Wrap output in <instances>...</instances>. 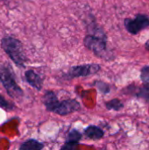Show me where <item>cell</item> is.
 Segmentation results:
<instances>
[{"label":"cell","instance_id":"52a82bcc","mask_svg":"<svg viewBox=\"0 0 149 150\" xmlns=\"http://www.w3.org/2000/svg\"><path fill=\"white\" fill-rule=\"evenodd\" d=\"M82 135L81 134L76 131V130H71L68 135V139L67 142L65 143V145L61 148L62 149H73L76 148V146L78 144L79 141L81 140Z\"/></svg>","mask_w":149,"mask_h":150},{"label":"cell","instance_id":"7c38bea8","mask_svg":"<svg viewBox=\"0 0 149 150\" xmlns=\"http://www.w3.org/2000/svg\"><path fill=\"white\" fill-rule=\"evenodd\" d=\"M105 106L108 110H114V111H119L124 107L123 103L119 99H112L105 104Z\"/></svg>","mask_w":149,"mask_h":150},{"label":"cell","instance_id":"7a4b0ae2","mask_svg":"<svg viewBox=\"0 0 149 150\" xmlns=\"http://www.w3.org/2000/svg\"><path fill=\"white\" fill-rule=\"evenodd\" d=\"M84 45L101 58L110 57V53L107 49V38L102 31L97 34L87 35L84 38Z\"/></svg>","mask_w":149,"mask_h":150},{"label":"cell","instance_id":"9c48e42d","mask_svg":"<svg viewBox=\"0 0 149 150\" xmlns=\"http://www.w3.org/2000/svg\"><path fill=\"white\" fill-rule=\"evenodd\" d=\"M84 134L87 138H89L90 140H99V139L103 138L104 131L101 128H99L98 127L90 126L85 129Z\"/></svg>","mask_w":149,"mask_h":150},{"label":"cell","instance_id":"4fadbf2b","mask_svg":"<svg viewBox=\"0 0 149 150\" xmlns=\"http://www.w3.org/2000/svg\"><path fill=\"white\" fill-rule=\"evenodd\" d=\"M141 79L145 86L149 87V66H144L141 69Z\"/></svg>","mask_w":149,"mask_h":150},{"label":"cell","instance_id":"9a60e30c","mask_svg":"<svg viewBox=\"0 0 149 150\" xmlns=\"http://www.w3.org/2000/svg\"><path fill=\"white\" fill-rule=\"evenodd\" d=\"M145 47H146V49L149 51V40L145 43Z\"/></svg>","mask_w":149,"mask_h":150},{"label":"cell","instance_id":"5bb4252c","mask_svg":"<svg viewBox=\"0 0 149 150\" xmlns=\"http://www.w3.org/2000/svg\"><path fill=\"white\" fill-rule=\"evenodd\" d=\"M0 106L3 107V108H4V109H8V110H11V109L13 108V105L8 103V102L4 98V97L1 96V95H0Z\"/></svg>","mask_w":149,"mask_h":150},{"label":"cell","instance_id":"8992f818","mask_svg":"<svg viewBox=\"0 0 149 150\" xmlns=\"http://www.w3.org/2000/svg\"><path fill=\"white\" fill-rule=\"evenodd\" d=\"M100 65L98 64H85L75 66L69 69L68 72V76L69 78L81 77V76H88L90 75H94L100 70Z\"/></svg>","mask_w":149,"mask_h":150},{"label":"cell","instance_id":"30bf717a","mask_svg":"<svg viewBox=\"0 0 149 150\" xmlns=\"http://www.w3.org/2000/svg\"><path fill=\"white\" fill-rule=\"evenodd\" d=\"M43 144L35 141V140H29L24 142L20 146V149L22 150H39L43 149Z\"/></svg>","mask_w":149,"mask_h":150},{"label":"cell","instance_id":"5b68a950","mask_svg":"<svg viewBox=\"0 0 149 150\" xmlns=\"http://www.w3.org/2000/svg\"><path fill=\"white\" fill-rule=\"evenodd\" d=\"M80 105L75 99L64 100L62 102H59V100L57 99L53 105V106L49 109V111L59 115H68L69 113L78 111Z\"/></svg>","mask_w":149,"mask_h":150},{"label":"cell","instance_id":"ba28073f","mask_svg":"<svg viewBox=\"0 0 149 150\" xmlns=\"http://www.w3.org/2000/svg\"><path fill=\"white\" fill-rule=\"evenodd\" d=\"M25 78H26L27 83L29 84H31L33 88H35V89H37L39 91L41 89V86H42V79L33 70H28V71H26L25 72Z\"/></svg>","mask_w":149,"mask_h":150},{"label":"cell","instance_id":"6da1fadb","mask_svg":"<svg viewBox=\"0 0 149 150\" xmlns=\"http://www.w3.org/2000/svg\"><path fill=\"white\" fill-rule=\"evenodd\" d=\"M1 46L10 58L18 66H24L26 62V56L23 49L22 43L11 36L3 38Z\"/></svg>","mask_w":149,"mask_h":150},{"label":"cell","instance_id":"3957f363","mask_svg":"<svg viewBox=\"0 0 149 150\" xmlns=\"http://www.w3.org/2000/svg\"><path fill=\"white\" fill-rule=\"evenodd\" d=\"M0 82L3 83L8 94L13 98H18L22 97L23 91L17 84L11 69L8 67H0Z\"/></svg>","mask_w":149,"mask_h":150},{"label":"cell","instance_id":"8fae6325","mask_svg":"<svg viewBox=\"0 0 149 150\" xmlns=\"http://www.w3.org/2000/svg\"><path fill=\"white\" fill-rule=\"evenodd\" d=\"M133 93L137 98L145 100V102H147L149 105V87H147V86L139 87L137 89H134Z\"/></svg>","mask_w":149,"mask_h":150},{"label":"cell","instance_id":"277c9868","mask_svg":"<svg viewBox=\"0 0 149 150\" xmlns=\"http://www.w3.org/2000/svg\"><path fill=\"white\" fill-rule=\"evenodd\" d=\"M124 25L129 33L135 35L149 27V17L145 14H138L133 18H126Z\"/></svg>","mask_w":149,"mask_h":150}]
</instances>
